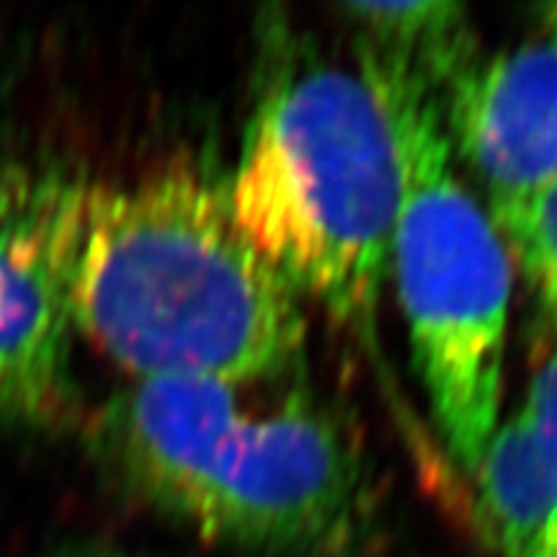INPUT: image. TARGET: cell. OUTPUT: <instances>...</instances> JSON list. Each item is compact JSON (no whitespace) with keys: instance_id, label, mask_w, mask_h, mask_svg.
Listing matches in <instances>:
<instances>
[{"instance_id":"7","label":"cell","mask_w":557,"mask_h":557,"mask_svg":"<svg viewBox=\"0 0 557 557\" xmlns=\"http://www.w3.org/2000/svg\"><path fill=\"white\" fill-rule=\"evenodd\" d=\"M480 517L500 557H545L547 493L524 413L498 423L475 472Z\"/></svg>"},{"instance_id":"9","label":"cell","mask_w":557,"mask_h":557,"mask_svg":"<svg viewBox=\"0 0 557 557\" xmlns=\"http://www.w3.org/2000/svg\"><path fill=\"white\" fill-rule=\"evenodd\" d=\"M493 225L557 329V184L524 197L491 199Z\"/></svg>"},{"instance_id":"6","label":"cell","mask_w":557,"mask_h":557,"mask_svg":"<svg viewBox=\"0 0 557 557\" xmlns=\"http://www.w3.org/2000/svg\"><path fill=\"white\" fill-rule=\"evenodd\" d=\"M70 331L50 278L0 240V426L47 429L73 418Z\"/></svg>"},{"instance_id":"2","label":"cell","mask_w":557,"mask_h":557,"mask_svg":"<svg viewBox=\"0 0 557 557\" xmlns=\"http://www.w3.org/2000/svg\"><path fill=\"white\" fill-rule=\"evenodd\" d=\"M240 387L143 377L90 423L103 465L199 537L261 557H346L372 513L359 438L310 398L267 416Z\"/></svg>"},{"instance_id":"1","label":"cell","mask_w":557,"mask_h":557,"mask_svg":"<svg viewBox=\"0 0 557 557\" xmlns=\"http://www.w3.org/2000/svg\"><path fill=\"white\" fill-rule=\"evenodd\" d=\"M0 240L135 380L248 387L302 364V297L243 233L227 194L184 165L122 186L0 176Z\"/></svg>"},{"instance_id":"11","label":"cell","mask_w":557,"mask_h":557,"mask_svg":"<svg viewBox=\"0 0 557 557\" xmlns=\"http://www.w3.org/2000/svg\"><path fill=\"white\" fill-rule=\"evenodd\" d=\"M540 18H542V26H545L547 34H549V39H553L557 45V3L542 5Z\"/></svg>"},{"instance_id":"3","label":"cell","mask_w":557,"mask_h":557,"mask_svg":"<svg viewBox=\"0 0 557 557\" xmlns=\"http://www.w3.org/2000/svg\"><path fill=\"white\" fill-rule=\"evenodd\" d=\"M225 194L299 297L374 331L400 176L393 127L359 67L297 54L271 70Z\"/></svg>"},{"instance_id":"12","label":"cell","mask_w":557,"mask_h":557,"mask_svg":"<svg viewBox=\"0 0 557 557\" xmlns=\"http://www.w3.org/2000/svg\"><path fill=\"white\" fill-rule=\"evenodd\" d=\"M70 557H127V555H114V553H83V555H70Z\"/></svg>"},{"instance_id":"8","label":"cell","mask_w":557,"mask_h":557,"mask_svg":"<svg viewBox=\"0 0 557 557\" xmlns=\"http://www.w3.org/2000/svg\"><path fill=\"white\" fill-rule=\"evenodd\" d=\"M344 13L357 26V41L406 62L442 96L480 58L468 9L459 3H346Z\"/></svg>"},{"instance_id":"4","label":"cell","mask_w":557,"mask_h":557,"mask_svg":"<svg viewBox=\"0 0 557 557\" xmlns=\"http://www.w3.org/2000/svg\"><path fill=\"white\" fill-rule=\"evenodd\" d=\"M357 67L385 109L400 199L389 271L438 436L475 475L498 431L511 308V256L455 169L434 83L357 41Z\"/></svg>"},{"instance_id":"5","label":"cell","mask_w":557,"mask_h":557,"mask_svg":"<svg viewBox=\"0 0 557 557\" xmlns=\"http://www.w3.org/2000/svg\"><path fill=\"white\" fill-rule=\"evenodd\" d=\"M451 150L491 199L557 184V45H521L478 58L442 96Z\"/></svg>"},{"instance_id":"10","label":"cell","mask_w":557,"mask_h":557,"mask_svg":"<svg viewBox=\"0 0 557 557\" xmlns=\"http://www.w3.org/2000/svg\"><path fill=\"white\" fill-rule=\"evenodd\" d=\"M521 413H524L534 442H537L542 475H545V557H557V346L547 354L537 372L532 374Z\"/></svg>"}]
</instances>
